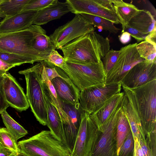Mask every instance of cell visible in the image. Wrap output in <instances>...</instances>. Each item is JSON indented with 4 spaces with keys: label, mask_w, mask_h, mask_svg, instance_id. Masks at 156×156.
Listing matches in <instances>:
<instances>
[{
    "label": "cell",
    "mask_w": 156,
    "mask_h": 156,
    "mask_svg": "<svg viewBox=\"0 0 156 156\" xmlns=\"http://www.w3.org/2000/svg\"><path fill=\"white\" fill-rule=\"evenodd\" d=\"M110 40L94 30L84 34L60 49L65 61L87 64L99 63L110 50Z\"/></svg>",
    "instance_id": "obj_1"
},
{
    "label": "cell",
    "mask_w": 156,
    "mask_h": 156,
    "mask_svg": "<svg viewBox=\"0 0 156 156\" xmlns=\"http://www.w3.org/2000/svg\"><path fill=\"white\" fill-rule=\"evenodd\" d=\"M42 65L39 62L33 66L21 70L26 83V96L29 106L40 123L46 125L47 114L41 80Z\"/></svg>",
    "instance_id": "obj_2"
},
{
    "label": "cell",
    "mask_w": 156,
    "mask_h": 156,
    "mask_svg": "<svg viewBox=\"0 0 156 156\" xmlns=\"http://www.w3.org/2000/svg\"><path fill=\"white\" fill-rule=\"evenodd\" d=\"M17 145L20 151L27 156H70L71 153L69 149L49 130H42L20 141Z\"/></svg>",
    "instance_id": "obj_3"
},
{
    "label": "cell",
    "mask_w": 156,
    "mask_h": 156,
    "mask_svg": "<svg viewBox=\"0 0 156 156\" xmlns=\"http://www.w3.org/2000/svg\"><path fill=\"white\" fill-rule=\"evenodd\" d=\"M34 35L32 25L18 31L0 33V52L24 56L39 62L48 58L33 46Z\"/></svg>",
    "instance_id": "obj_4"
},
{
    "label": "cell",
    "mask_w": 156,
    "mask_h": 156,
    "mask_svg": "<svg viewBox=\"0 0 156 156\" xmlns=\"http://www.w3.org/2000/svg\"><path fill=\"white\" fill-rule=\"evenodd\" d=\"M65 61L60 69L80 91L89 87L105 84L106 75L102 61L87 64Z\"/></svg>",
    "instance_id": "obj_5"
},
{
    "label": "cell",
    "mask_w": 156,
    "mask_h": 156,
    "mask_svg": "<svg viewBox=\"0 0 156 156\" xmlns=\"http://www.w3.org/2000/svg\"><path fill=\"white\" fill-rule=\"evenodd\" d=\"M131 89L146 133L156 130V80Z\"/></svg>",
    "instance_id": "obj_6"
},
{
    "label": "cell",
    "mask_w": 156,
    "mask_h": 156,
    "mask_svg": "<svg viewBox=\"0 0 156 156\" xmlns=\"http://www.w3.org/2000/svg\"><path fill=\"white\" fill-rule=\"evenodd\" d=\"M121 86V83L101 84L80 91L79 101L82 109L89 115L93 113L112 97L120 93Z\"/></svg>",
    "instance_id": "obj_7"
},
{
    "label": "cell",
    "mask_w": 156,
    "mask_h": 156,
    "mask_svg": "<svg viewBox=\"0 0 156 156\" xmlns=\"http://www.w3.org/2000/svg\"><path fill=\"white\" fill-rule=\"evenodd\" d=\"M121 108L118 106L99 130L97 141L89 156H118L116 136L117 126Z\"/></svg>",
    "instance_id": "obj_8"
},
{
    "label": "cell",
    "mask_w": 156,
    "mask_h": 156,
    "mask_svg": "<svg viewBox=\"0 0 156 156\" xmlns=\"http://www.w3.org/2000/svg\"><path fill=\"white\" fill-rule=\"evenodd\" d=\"M94 30L90 22L76 14L71 20L56 29L49 37L55 48L60 49L77 38Z\"/></svg>",
    "instance_id": "obj_9"
},
{
    "label": "cell",
    "mask_w": 156,
    "mask_h": 156,
    "mask_svg": "<svg viewBox=\"0 0 156 156\" xmlns=\"http://www.w3.org/2000/svg\"><path fill=\"white\" fill-rule=\"evenodd\" d=\"M65 2L72 13L89 14L105 18L114 23H120L112 0H66Z\"/></svg>",
    "instance_id": "obj_10"
},
{
    "label": "cell",
    "mask_w": 156,
    "mask_h": 156,
    "mask_svg": "<svg viewBox=\"0 0 156 156\" xmlns=\"http://www.w3.org/2000/svg\"><path fill=\"white\" fill-rule=\"evenodd\" d=\"M137 44H130L120 49L115 64L106 75L105 85L120 83L133 67L145 61L140 56L136 49Z\"/></svg>",
    "instance_id": "obj_11"
},
{
    "label": "cell",
    "mask_w": 156,
    "mask_h": 156,
    "mask_svg": "<svg viewBox=\"0 0 156 156\" xmlns=\"http://www.w3.org/2000/svg\"><path fill=\"white\" fill-rule=\"evenodd\" d=\"M98 133L95 123L90 115L84 112L70 156H89L97 141Z\"/></svg>",
    "instance_id": "obj_12"
},
{
    "label": "cell",
    "mask_w": 156,
    "mask_h": 156,
    "mask_svg": "<svg viewBox=\"0 0 156 156\" xmlns=\"http://www.w3.org/2000/svg\"><path fill=\"white\" fill-rule=\"evenodd\" d=\"M61 101L62 108L68 117L67 122L62 125V142L69 149L71 153L74 147L84 111L80 103L72 105Z\"/></svg>",
    "instance_id": "obj_13"
},
{
    "label": "cell",
    "mask_w": 156,
    "mask_h": 156,
    "mask_svg": "<svg viewBox=\"0 0 156 156\" xmlns=\"http://www.w3.org/2000/svg\"><path fill=\"white\" fill-rule=\"evenodd\" d=\"M123 95L121 101V108L130 125L133 137L138 140L145 139L147 134L142 125L134 94L132 90L122 86Z\"/></svg>",
    "instance_id": "obj_14"
},
{
    "label": "cell",
    "mask_w": 156,
    "mask_h": 156,
    "mask_svg": "<svg viewBox=\"0 0 156 156\" xmlns=\"http://www.w3.org/2000/svg\"><path fill=\"white\" fill-rule=\"evenodd\" d=\"M156 80V61H146L133 67L123 78L121 86L132 89Z\"/></svg>",
    "instance_id": "obj_15"
},
{
    "label": "cell",
    "mask_w": 156,
    "mask_h": 156,
    "mask_svg": "<svg viewBox=\"0 0 156 156\" xmlns=\"http://www.w3.org/2000/svg\"><path fill=\"white\" fill-rule=\"evenodd\" d=\"M2 76L4 92L9 106L20 112L27 110L29 105L23 88L9 73Z\"/></svg>",
    "instance_id": "obj_16"
},
{
    "label": "cell",
    "mask_w": 156,
    "mask_h": 156,
    "mask_svg": "<svg viewBox=\"0 0 156 156\" xmlns=\"http://www.w3.org/2000/svg\"><path fill=\"white\" fill-rule=\"evenodd\" d=\"M38 12H21L12 16L5 17L1 21L0 33L15 32L29 28L32 25V22Z\"/></svg>",
    "instance_id": "obj_17"
},
{
    "label": "cell",
    "mask_w": 156,
    "mask_h": 156,
    "mask_svg": "<svg viewBox=\"0 0 156 156\" xmlns=\"http://www.w3.org/2000/svg\"><path fill=\"white\" fill-rule=\"evenodd\" d=\"M51 81L61 101L72 105L79 103L80 91L68 77H57Z\"/></svg>",
    "instance_id": "obj_18"
},
{
    "label": "cell",
    "mask_w": 156,
    "mask_h": 156,
    "mask_svg": "<svg viewBox=\"0 0 156 156\" xmlns=\"http://www.w3.org/2000/svg\"><path fill=\"white\" fill-rule=\"evenodd\" d=\"M70 12L66 2H63L55 0L52 4L38 11L32 24L40 26L45 24L51 21L60 18Z\"/></svg>",
    "instance_id": "obj_19"
},
{
    "label": "cell",
    "mask_w": 156,
    "mask_h": 156,
    "mask_svg": "<svg viewBox=\"0 0 156 156\" xmlns=\"http://www.w3.org/2000/svg\"><path fill=\"white\" fill-rule=\"evenodd\" d=\"M123 95V92L115 95L95 112L90 115L99 131H103V126L121 104Z\"/></svg>",
    "instance_id": "obj_20"
},
{
    "label": "cell",
    "mask_w": 156,
    "mask_h": 156,
    "mask_svg": "<svg viewBox=\"0 0 156 156\" xmlns=\"http://www.w3.org/2000/svg\"><path fill=\"white\" fill-rule=\"evenodd\" d=\"M44 94L47 114L46 125L53 136L58 141L62 142L63 131L61 117L57 109L52 104L44 92Z\"/></svg>",
    "instance_id": "obj_21"
},
{
    "label": "cell",
    "mask_w": 156,
    "mask_h": 156,
    "mask_svg": "<svg viewBox=\"0 0 156 156\" xmlns=\"http://www.w3.org/2000/svg\"><path fill=\"white\" fill-rule=\"evenodd\" d=\"M128 26L148 35L156 27V21L150 12L140 10L130 20Z\"/></svg>",
    "instance_id": "obj_22"
},
{
    "label": "cell",
    "mask_w": 156,
    "mask_h": 156,
    "mask_svg": "<svg viewBox=\"0 0 156 156\" xmlns=\"http://www.w3.org/2000/svg\"><path fill=\"white\" fill-rule=\"evenodd\" d=\"M34 35L33 46L34 48L47 58L55 47L46 35V30L41 26L32 25Z\"/></svg>",
    "instance_id": "obj_23"
},
{
    "label": "cell",
    "mask_w": 156,
    "mask_h": 156,
    "mask_svg": "<svg viewBox=\"0 0 156 156\" xmlns=\"http://www.w3.org/2000/svg\"><path fill=\"white\" fill-rule=\"evenodd\" d=\"M115 13L122 25V33L128 26L130 20L139 10L131 4L124 2L122 0H112Z\"/></svg>",
    "instance_id": "obj_24"
},
{
    "label": "cell",
    "mask_w": 156,
    "mask_h": 156,
    "mask_svg": "<svg viewBox=\"0 0 156 156\" xmlns=\"http://www.w3.org/2000/svg\"><path fill=\"white\" fill-rule=\"evenodd\" d=\"M3 122L6 128L16 142L28 133L27 131L14 120L5 110L1 114Z\"/></svg>",
    "instance_id": "obj_25"
},
{
    "label": "cell",
    "mask_w": 156,
    "mask_h": 156,
    "mask_svg": "<svg viewBox=\"0 0 156 156\" xmlns=\"http://www.w3.org/2000/svg\"><path fill=\"white\" fill-rule=\"evenodd\" d=\"M30 0H4L0 4V12L9 17L20 12Z\"/></svg>",
    "instance_id": "obj_26"
},
{
    "label": "cell",
    "mask_w": 156,
    "mask_h": 156,
    "mask_svg": "<svg viewBox=\"0 0 156 156\" xmlns=\"http://www.w3.org/2000/svg\"><path fill=\"white\" fill-rule=\"evenodd\" d=\"M80 14L90 22L93 26L99 29L108 31L110 33L116 34L120 30V29L114 26L113 23L105 18L87 14Z\"/></svg>",
    "instance_id": "obj_27"
},
{
    "label": "cell",
    "mask_w": 156,
    "mask_h": 156,
    "mask_svg": "<svg viewBox=\"0 0 156 156\" xmlns=\"http://www.w3.org/2000/svg\"><path fill=\"white\" fill-rule=\"evenodd\" d=\"M131 131L129 123L121 108L116 128V136L118 154L121 145Z\"/></svg>",
    "instance_id": "obj_28"
},
{
    "label": "cell",
    "mask_w": 156,
    "mask_h": 156,
    "mask_svg": "<svg viewBox=\"0 0 156 156\" xmlns=\"http://www.w3.org/2000/svg\"><path fill=\"white\" fill-rule=\"evenodd\" d=\"M136 49L140 55L146 61H156V44L144 41L137 44Z\"/></svg>",
    "instance_id": "obj_29"
},
{
    "label": "cell",
    "mask_w": 156,
    "mask_h": 156,
    "mask_svg": "<svg viewBox=\"0 0 156 156\" xmlns=\"http://www.w3.org/2000/svg\"><path fill=\"white\" fill-rule=\"evenodd\" d=\"M0 147L8 148L16 154L20 152L16 142L6 128H0Z\"/></svg>",
    "instance_id": "obj_30"
},
{
    "label": "cell",
    "mask_w": 156,
    "mask_h": 156,
    "mask_svg": "<svg viewBox=\"0 0 156 156\" xmlns=\"http://www.w3.org/2000/svg\"><path fill=\"white\" fill-rule=\"evenodd\" d=\"M0 58L10 64L19 66L29 63L33 64L36 62L30 58L18 54L0 52Z\"/></svg>",
    "instance_id": "obj_31"
},
{
    "label": "cell",
    "mask_w": 156,
    "mask_h": 156,
    "mask_svg": "<svg viewBox=\"0 0 156 156\" xmlns=\"http://www.w3.org/2000/svg\"><path fill=\"white\" fill-rule=\"evenodd\" d=\"M119 53V50L112 49L102 58L101 61L106 75L115 64Z\"/></svg>",
    "instance_id": "obj_32"
},
{
    "label": "cell",
    "mask_w": 156,
    "mask_h": 156,
    "mask_svg": "<svg viewBox=\"0 0 156 156\" xmlns=\"http://www.w3.org/2000/svg\"><path fill=\"white\" fill-rule=\"evenodd\" d=\"M134 147V138L131 131L121 145L118 156H133Z\"/></svg>",
    "instance_id": "obj_33"
},
{
    "label": "cell",
    "mask_w": 156,
    "mask_h": 156,
    "mask_svg": "<svg viewBox=\"0 0 156 156\" xmlns=\"http://www.w3.org/2000/svg\"><path fill=\"white\" fill-rule=\"evenodd\" d=\"M55 0H30L21 12L29 11H39L50 5Z\"/></svg>",
    "instance_id": "obj_34"
},
{
    "label": "cell",
    "mask_w": 156,
    "mask_h": 156,
    "mask_svg": "<svg viewBox=\"0 0 156 156\" xmlns=\"http://www.w3.org/2000/svg\"><path fill=\"white\" fill-rule=\"evenodd\" d=\"M46 60L49 63L60 69L65 63L63 57L55 50L52 51Z\"/></svg>",
    "instance_id": "obj_35"
},
{
    "label": "cell",
    "mask_w": 156,
    "mask_h": 156,
    "mask_svg": "<svg viewBox=\"0 0 156 156\" xmlns=\"http://www.w3.org/2000/svg\"><path fill=\"white\" fill-rule=\"evenodd\" d=\"M156 130L147 134L146 141L149 147L153 156H156Z\"/></svg>",
    "instance_id": "obj_36"
},
{
    "label": "cell",
    "mask_w": 156,
    "mask_h": 156,
    "mask_svg": "<svg viewBox=\"0 0 156 156\" xmlns=\"http://www.w3.org/2000/svg\"><path fill=\"white\" fill-rule=\"evenodd\" d=\"M9 107L5 100L3 85V76H0V114Z\"/></svg>",
    "instance_id": "obj_37"
},
{
    "label": "cell",
    "mask_w": 156,
    "mask_h": 156,
    "mask_svg": "<svg viewBox=\"0 0 156 156\" xmlns=\"http://www.w3.org/2000/svg\"><path fill=\"white\" fill-rule=\"evenodd\" d=\"M124 32H128L138 42L145 40L146 36L148 35L143 34L137 30L129 26L126 28Z\"/></svg>",
    "instance_id": "obj_38"
},
{
    "label": "cell",
    "mask_w": 156,
    "mask_h": 156,
    "mask_svg": "<svg viewBox=\"0 0 156 156\" xmlns=\"http://www.w3.org/2000/svg\"><path fill=\"white\" fill-rule=\"evenodd\" d=\"M17 66L16 65L10 64L0 58V76L6 73L10 69Z\"/></svg>",
    "instance_id": "obj_39"
},
{
    "label": "cell",
    "mask_w": 156,
    "mask_h": 156,
    "mask_svg": "<svg viewBox=\"0 0 156 156\" xmlns=\"http://www.w3.org/2000/svg\"><path fill=\"white\" fill-rule=\"evenodd\" d=\"M139 141L144 156H153L146 139L140 138Z\"/></svg>",
    "instance_id": "obj_40"
},
{
    "label": "cell",
    "mask_w": 156,
    "mask_h": 156,
    "mask_svg": "<svg viewBox=\"0 0 156 156\" xmlns=\"http://www.w3.org/2000/svg\"><path fill=\"white\" fill-rule=\"evenodd\" d=\"M133 138L134 147L133 156H144L138 139L135 137Z\"/></svg>",
    "instance_id": "obj_41"
},
{
    "label": "cell",
    "mask_w": 156,
    "mask_h": 156,
    "mask_svg": "<svg viewBox=\"0 0 156 156\" xmlns=\"http://www.w3.org/2000/svg\"><path fill=\"white\" fill-rule=\"evenodd\" d=\"M119 40L123 44H126L128 43L131 40V36L127 32H124L119 36Z\"/></svg>",
    "instance_id": "obj_42"
},
{
    "label": "cell",
    "mask_w": 156,
    "mask_h": 156,
    "mask_svg": "<svg viewBox=\"0 0 156 156\" xmlns=\"http://www.w3.org/2000/svg\"><path fill=\"white\" fill-rule=\"evenodd\" d=\"M156 27L146 37L145 41H149L153 43L156 44Z\"/></svg>",
    "instance_id": "obj_43"
},
{
    "label": "cell",
    "mask_w": 156,
    "mask_h": 156,
    "mask_svg": "<svg viewBox=\"0 0 156 156\" xmlns=\"http://www.w3.org/2000/svg\"><path fill=\"white\" fill-rule=\"evenodd\" d=\"M15 153L10 149L5 147H0V156H12Z\"/></svg>",
    "instance_id": "obj_44"
},
{
    "label": "cell",
    "mask_w": 156,
    "mask_h": 156,
    "mask_svg": "<svg viewBox=\"0 0 156 156\" xmlns=\"http://www.w3.org/2000/svg\"><path fill=\"white\" fill-rule=\"evenodd\" d=\"M12 156H27L26 155H25V154H23V153H22V152H20H20L18 154H14Z\"/></svg>",
    "instance_id": "obj_45"
},
{
    "label": "cell",
    "mask_w": 156,
    "mask_h": 156,
    "mask_svg": "<svg viewBox=\"0 0 156 156\" xmlns=\"http://www.w3.org/2000/svg\"><path fill=\"white\" fill-rule=\"evenodd\" d=\"M6 17V16L3 14H2L0 12V20L2 18H5Z\"/></svg>",
    "instance_id": "obj_46"
},
{
    "label": "cell",
    "mask_w": 156,
    "mask_h": 156,
    "mask_svg": "<svg viewBox=\"0 0 156 156\" xmlns=\"http://www.w3.org/2000/svg\"><path fill=\"white\" fill-rule=\"evenodd\" d=\"M4 0H0V4L3 2Z\"/></svg>",
    "instance_id": "obj_47"
},
{
    "label": "cell",
    "mask_w": 156,
    "mask_h": 156,
    "mask_svg": "<svg viewBox=\"0 0 156 156\" xmlns=\"http://www.w3.org/2000/svg\"><path fill=\"white\" fill-rule=\"evenodd\" d=\"M0 24H1V22H0Z\"/></svg>",
    "instance_id": "obj_48"
}]
</instances>
